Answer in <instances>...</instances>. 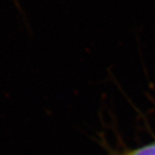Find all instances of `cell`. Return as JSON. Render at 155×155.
I'll use <instances>...</instances> for the list:
<instances>
[{"label":"cell","instance_id":"1","mask_svg":"<svg viewBox=\"0 0 155 155\" xmlns=\"http://www.w3.org/2000/svg\"><path fill=\"white\" fill-rule=\"evenodd\" d=\"M122 155H155V142L147 145L137 149L129 151Z\"/></svg>","mask_w":155,"mask_h":155}]
</instances>
